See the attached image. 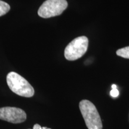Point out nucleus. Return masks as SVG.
I'll use <instances>...</instances> for the list:
<instances>
[{"instance_id": "1", "label": "nucleus", "mask_w": 129, "mask_h": 129, "mask_svg": "<svg viewBox=\"0 0 129 129\" xmlns=\"http://www.w3.org/2000/svg\"><path fill=\"white\" fill-rule=\"evenodd\" d=\"M7 83L13 92L19 96L31 98L34 94V89L28 81L15 72L8 74Z\"/></svg>"}, {"instance_id": "2", "label": "nucleus", "mask_w": 129, "mask_h": 129, "mask_svg": "<svg viewBox=\"0 0 129 129\" xmlns=\"http://www.w3.org/2000/svg\"><path fill=\"white\" fill-rule=\"evenodd\" d=\"M79 106L85 125L88 129H102L101 117L92 102L88 100H83L80 102Z\"/></svg>"}, {"instance_id": "3", "label": "nucleus", "mask_w": 129, "mask_h": 129, "mask_svg": "<svg viewBox=\"0 0 129 129\" xmlns=\"http://www.w3.org/2000/svg\"><path fill=\"white\" fill-rule=\"evenodd\" d=\"M88 40L86 37H77L72 40L64 50V57L68 60H75L81 57L87 50Z\"/></svg>"}, {"instance_id": "4", "label": "nucleus", "mask_w": 129, "mask_h": 129, "mask_svg": "<svg viewBox=\"0 0 129 129\" xmlns=\"http://www.w3.org/2000/svg\"><path fill=\"white\" fill-rule=\"evenodd\" d=\"M67 7V0H47L40 7L38 14L43 18H50L60 15Z\"/></svg>"}, {"instance_id": "5", "label": "nucleus", "mask_w": 129, "mask_h": 129, "mask_svg": "<svg viewBox=\"0 0 129 129\" xmlns=\"http://www.w3.org/2000/svg\"><path fill=\"white\" fill-rule=\"evenodd\" d=\"M26 119L25 111L18 108L3 107L0 108V120L14 124L21 123Z\"/></svg>"}, {"instance_id": "6", "label": "nucleus", "mask_w": 129, "mask_h": 129, "mask_svg": "<svg viewBox=\"0 0 129 129\" xmlns=\"http://www.w3.org/2000/svg\"><path fill=\"white\" fill-rule=\"evenodd\" d=\"M10 10V6L9 4L4 1L0 0V16L7 14Z\"/></svg>"}, {"instance_id": "7", "label": "nucleus", "mask_w": 129, "mask_h": 129, "mask_svg": "<svg viewBox=\"0 0 129 129\" xmlns=\"http://www.w3.org/2000/svg\"><path fill=\"white\" fill-rule=\"evenodd\" d=\"M117 54L122 57L129 59V46L118 50L117 51Z\"/></svg>"}, {"instance_id": "8", "label": "nucleus", "mask_w": 129, "mask_h": 129, "mask_svg": "<svg viewBox=\"0 0 129 129\" xmlns=\"http://www.w3.org/2000/svg\"><path fill=\"white\" fill-rule=\"evenodd\" d=\"M110 95L112 98H117L119 95V91L117 88H114L110 91Z\"/></svg>"}, {"instance_id": "9", "label": "nucleus", "mask_w": 129, "mask_h": 129, "mask_svg": "<svg viewBox=\"0 0 129 129\" xmlns=\"http://www.w3.org/2000/svg\"><path fill=\"white\" fill-rule=\"evenodd\" d=\"M33 129H51V128H47V127H41V125L38 124H35L34 125V127H33Z\"/></svg>"}, {"instance_id": "10", "label": "nucleus", "mask_w": 129, "mask_h": 129, "mask_svg": "<svg viewBox=\"0 0 129 129\" xmlns=\"http://www.w3.org/2000/svg\"><path fill=\"white\" fill-rule=\"evenodd\" d=\"M117 85H116L115 84H112V89H114V88H117Z\"/></svg>"}]
</instances>
